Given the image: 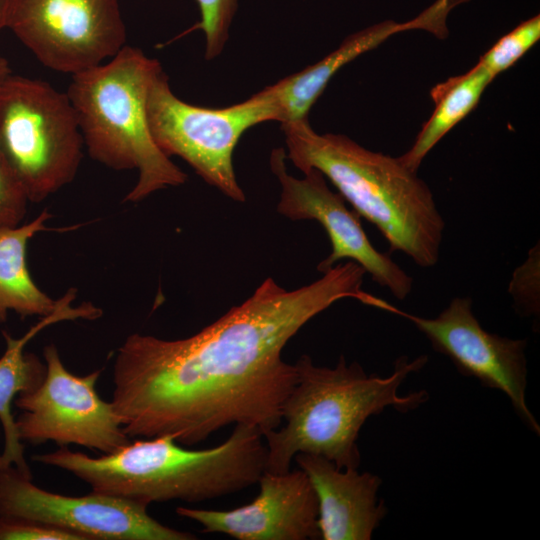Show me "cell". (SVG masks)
I'll return each mask as SVG.
<instances>
[{
  "label": "cell",
  "instance_id": "cell-1",
  "mask_svg": "<svg viewBox=\"0 0 540 540\" xmlns=\"http://www.w3.org/2000/svg\"><path fill=\"white\" fill-rule=\"evenodd\" d=\"M365 274L355 262L338 263L294 290L269 277L194 335H129L117 351L111 401L124 431L129 437L171 435L192 446L231 424L255 426L262 435L278 428L296 382L284 347L337 301L366 304Z\"/></svg>",
  "mask_w": 540,
  "mask_h": 540
},
{
  "label": "cell",
  "instance_id": "cell-2",
  "mask_svg": "<svg viewBox=\"0 0 540 540\" xmlns=\"http://www.w3.org/2000/svg\"><path fill=\"white\" fill-rule=\"evenodd\" d=\"M255 426L235 425L218 446L192 450L171 435L130 442L94 458L67 446L32 456L87 483L94 492L153 502H202L256 484L266 469L267 448Z\"/></svg>",
  "mask_w": 540,
  "mask_h": 540
},
{
  "label": "cell",
  "instance_id": "cell-3",
  "mask_svg": "<svg viewBox=\"0 0 540 540\" xmlns=\"http://www.w3.org/2000/svg\"><path fill=\"white\" fill-rule=\"evenodd\" d=\"M427 355L398 358L387 377L368 375L357 362L343 355L335 367L317 366L308 355L294 364L296 382L282 408L280 428L262 436L267 448V472L285 473L299 453L324 457L338 468H358L357 440L366 420L387 407L405 413L429 399L425 390L400 395L411 373L420 371Z\"/></svg>",
  "mask_w": 540,
  "mask_h": 540
},
{
  "label": "cell",
  "instance_id": "cell-4",
  "mask_svg": "<svg viewBox=\"0 0 540 540\" xmlns=\"http://www.w3.org/2000/svg\"><path fill=\"white\" fill-rule=\"evenodd\" d=\"M286 157L321 172L361 217L420 267L437 264L445 221L433 193L399 157L371 151L342 134H319L308 118L281 123Z\"/></svg>",
  "mask_w": 540,
  "mask_h": 540
},
{
  "label": "cell",
  "instance_id": "cell-5",
  "mask_svg": "<svg viewBox=\"0 0 540 540\" xmlns=\"http://www.w3.org/2000/svg\"><path fill=\"white\" fill-rule=\"evenodd\" d=\"M162 70L157 59L125 45L108 63L72 75L67 91L90 157L114 170H137L124 202L142 201L187 180L159 149L149 126L148 95Z\"/></svg>",
  "mask_w": 540,
  "mask_h": 540
},
{
  "label": "cell",
  "instance_id": "cell-6",
  "mask_svg": "<svg viewBox=\"0 0 540 540\" xmlns=\"http://www.w3.org/2000/svg\"><path fill=\"white\" fill-rule=\"evenodd\" d=\"M83 145L67 93L12 74L0 83V151L29 202H41L74 180Z\"/></svg>",
  "mask_w": 540,
  "mask_h": 540
},
{
  "label": "cell",
  "instance_id": "cell-7",
  "mask_svg": "<svg viewBox=\"0 0 540 540\" xmlns=\"http://www.w3.org/2000/svg\"><path fill=\"white\" fill-rule=\"evenodd\" d=\"M147 113L152 137L166 156L185 160L228 198L246 200L235 175L233 152L249 128L277 120L275 107L263 90L228 107H200L178 98L162 70L151 84Z\"/></svg>",
  "mask_w": 540,
  "mask_h": 540
},
{
  "label": "cell",
  "instance_id": "cell-8",
  "mask_svg": "<svg viewBox=\"0 0 540 540\" xmlns=\"http://www.w3.org/2000/svg\"><path fill=\"white\" fill-rule=\"evenodd\" d=\"M43 357L46 373L42 383L14 400L22 410L15 419L22 442L53 441L60 447L75 444L102 454L114 453L131 442L112 402L104 401L96 391L102 370L84 376L71 373L53 343L44 347Z\"/></svg>",
  "mask_w": 540,
  "mask_h": 540
},
{
  "label": "cell",
  "instance_id": "cell-9",
  "mask_svg": "<svg viewBox=\"0 0 540 540\" xmlns=\"http://www.w3.org/2000/svg\"><path fill=\"white\" fill-rule=\"evenodd\" d=\"M6 28L43 65L71 75L126 45L119 0H9Z\"/></svg>",
  "mask_w": 540,
  "mask_h": 540
},
{
  "label": "cell",
  "instance_id": "cell-10",
  "mask_svg": "<svg viewBox=\"0 0 540 540\" xmlns=\"http://www.w3.org/2000/svg\"><path fill=\"white\" fill-rule=\"evenodd\" d=\"M148 505L92 491L67 496L33 484L15 466L0 469V516L37 520L83 535L87 540H194L148 514Z\"/></svg>",
  "mask_w": 540,
  "mask_h": 540
},
{
  "label": "cell",
  "instance_id": "cell-11",
  "mask_svg": "<svg viewBox=\"0 0 540 540\" xmlns=\"http://www.w3.org/2000/svg\"><path fill=\"white\" fill-rule=\"evenodd\" d=\"M390 311L409 320L462 375L504 393L521 420L540 435V426L526 402V339L486 331L474 315L469 297H455L434 318L403 312L393 305Z\"/></svg>",
  "mask_w": 540,
  "mask_h": 540
},
{
  "label": "cell",
  "instance_id": "cell-12",
  "mask_svg": "<svg viewBox=\"0 0 540 540\" xmlns=\"http://www.w3.org/2000/svg\"><path fill=\"white\" fill-rule=\"evenodd\" d=\"M286 152L273 149L270 168L281 185L279 214L291 220H314L325 230L331 243L330 254L318 265L320 273L348 259L357 263L379 286L403 300L412 291L413 279L392 258L379 252L367 237L360 216L350 210L345 199L332 191L324 175L309 169L303 178L290 175L286 167Z\"/></svg>",
  "mask_w": 540,
  "mask_h": 540
},
{
  "label": "cell",
  "instance_id": "cell-13",
  "mask_svg": "<svg viewBox=\"0 0 540 540\" xmlns=\"http://www.w3.org/2000/svg\"><path fill=\"white\" fill-rule=\"evenodd\" d=\"M256 498L231 510L180 506L176 513L197 522L204 533H222L238 540L320 539L318 503L306 473L264 471Z\"/></svg>",
  "mask_w": 540,
  "mask_h": 540
},
{
  "label": "cell",
  "instance_id": "cell-14",
  "mask_svg": "<svg viewBox=\"0 0 540 540\" xmlns=\"http://www.w3.org/2000/svg\"><path fill=\"white\" fill-rule=\"evenodd\" d=\"M464 0H435L415 18L396 22L388 19L346 37L337 49L303 70L267 86L263 92L273 103L280 123L308 118V112L329 81L345 65L394 34L424 30L438 38L448 36L450 12Z\"/></svg>",
  "mask_w": 540,
  "mask_h": 540
},
{
  "label": "cell",
  "instance_id": "cell-15",
  "mask_svg": "<svg viewBox=\"0 0 540 540\" xmlns=\"http://www.w3.org/2000/svg\"><path fill=\"white\" fill-rule=\"evenodd\" d=\"M308 476L318 503V528L323 540H369L387 514L377 492L382 480L357 468H338L312 454L294 457Z\"/></svg>",
  "mask_w": 540,
  "mask_h": 540
},
{
  "label": "cell",
  "instance_id": "cell-16",
  "mask_svg": "<svg viewBox=\"0 0 540 540\" xmlns=\"http://www.w3.org/2000/svg\"><path fill=\"white\" fill-rule=\"evenodd\" d=\"M76 289H69L62 297L59 308L42 317L22 337L14 338L6 331L3 337L6 349L0 357V424L4 432V448L0 454V469L15 466L24 476L32 479L31 469L25 459L24 445L12 414V403L21 394L34 390L43 381L46 366L35 354L25 353L26 344L47 326L65 320H95L102 310L90 302L73 306Z\"/></svg>",
  "mask_w": 540,
  "mask_h": 540
},
{
  "label": "cell",
  "instance_id": "cell-17",
  "mask_svg": "<svg viewBox=\"0 0 540 540\" xmlns=\"http://www.w3.org/2000/svg\"><path fill=\"white\" fill-rule=\"evenodd\" d=\"M52 214L44 209L32 221L0 228V324L10 311L21 318L45 317L54 313L63 301L53 299L34 282L27 266L29 241L43 231H69L71 228H51L46 223Z\"/></svg>",
  "mask_w": 540,
  "mask_h": 540
},
{
  "label": "cell",
  "instance_id": "cell-18",
  "mask_svg": "<svg viewBox=\"0 0 540 540\" xmlns=\"http://www.w3.org/2000/svg\"><path fill=\"white\" fill-rule=\"evenodd\" d=\"M494 77L480 64L466 73L454 76L434 86L431 98L435 109L423 124L413 145L399 156L405 166L418 171L435 145L478 104L484 90Z\"/></svg>",
  "mask_w": 540,
  "mask_h": 540
},
{
  "label": "cell",
  "instance_id": "cell-19",
  "mask_svg": "<svg viewBox=\"0 0 540 540\" xmlns=\"http://www.w3.org/2000/svg\"><path fill=\"white\" fill-rule=\"evenodd\" d=\"M539 38L540 16L537 14L502 36L478 63L495 78L518 61Z\"/></svg>",
  "mask_w": 540,
  "mask_h": 540
},
{
  "label": "cell",
  "instance_id": "cell-20",
  "mask_svg": "<svg viewBox=\"0 0 540 540\" xmlns=\"http://www.w3.org/2000/svg\"><path fill=\"white\" fill-rule=\"evenodd\" d=\"M201 20L197 28L205 36V58L219 56L229 38V30L237 10V0H196Z\"/></svg>",
  "mask_w": 540,
  "mask_h": 540
},
{
  "label": "cell",
  "instance_id": "cell-21",
  "mask_svg": "<svg viewBox=\"0 0 540 540\" xmlns=\"http://www.w3.org/2000/svg\"><path fill=\"white\" fill-rule=\"evenodd\" d=\"M539 243L532 247L524 263L513 273L509 283V293L513 298L516 312L522 317L539 319L540 283Z\"/></svg>",
  "mask_w": 540,
  "mask_h": 540
},
{
  "label": "cell",
  "instance_id": "cell-22",
  "mask_svg": "<svg viewBox=\"0 0 540 540\" xmlns=\"http://www.w3.org/2000/svg\"><path fill=\"white\" fill-rule=\"evenodd\" d=\"M28 202L19 179L0 151V228L21 224Z\"/></svg>",
  "mask_w": 540,
  "mask_h": 540
},
{
  "label": "cell",
  "instance_id": "cell-23",
  "mask_svg": "<svg viewBox=\"0 0 540 540\" xmlns=\"http://www.w3.org/2000/svg\"><path fill=\"white\" fill-rule=\"evenodd\" d=\"M0 540H87L51 524L16 516H0Z\"/></svg>",
  "mask_w": 540,
  "mask_h": 540
},
{
  "label": "cell",
  "instance_id": "cell-24",
  "mask_svg": "<svg viewBox=\"0 0 540 540\" xmlns=\"http://www.w3.org/2000/svg\"><path fill=\"white\" fill-rule=\"evenodd\" d=\"M8 1L0 0V31L6 28Z\"/></svg>",
  "mask_w": 540,
  "mask_h": 540
},
{
  "label": "cell",
  "instance_id": "cell-25",
  "mask_svg": "<svg viewBox=\"0 0 540 540\" xmlns=\"http://www.w3.org/2000/svg\"><path fill=\"white\" fill-rule=\"evenodd\" d=\"M11 74L8 62L5 58L0 55V83Z\"/></svg>",
  "mask_w": 540,
  "mask_h": 540
},
{
  "label": "cell",
  "instance_id": "cell-26",
  "mask_svg": "<svg viewBox=\"0 0 540 540\" xmlns=\"http://www.w3.org/2000/svg\"><path fill=\"white\" fill-rule=\"evenodd\" d=\"M1 425V424H0Z\"/></svg>",
  "mask_w": 540,
  "mask_h": 540
}]
</instances>
